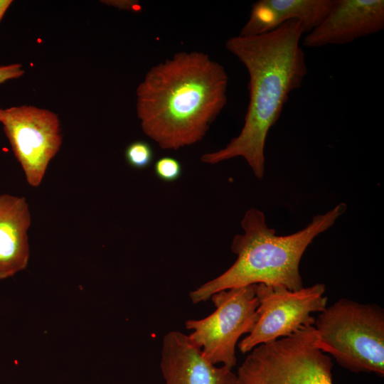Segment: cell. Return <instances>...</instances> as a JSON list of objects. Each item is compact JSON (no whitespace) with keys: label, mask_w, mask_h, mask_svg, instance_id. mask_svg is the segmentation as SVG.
Here are the masks:
<instances>
[{"label":"cell","mask_w":384,"mask_h":384,"mask_svg":"<svg viewBox=\"0 0 384 384\" xmlns=\"http://www.w3.org/2000/svg\"><path fill=\"white\" fill-rule=\"evenodd\" d=\"M302 23L289 21L260 35L233 36L226 49L245 67L249 75V104L240 134L223 149L208 152L202 162L215 164L242 157L259 179L265 173L268 132L279 119L289 94L299 88L307 74L300 46Z\"/></svg>","instance_id":"cell-1"},{"label":"cell","mask_w":384,"mask_h":384,"mask_svg":"<svg viewBox=\"0 0 384 384\" xmlns=\"http://www.w3.org/2000/svg\"><path fill=\"white\" fill-rule=\"evenodd\" d=\"M228 85L225 69L208 54H174L151 66L137 86L142 131L163 149L201 141L226 105Z\"/></svg>","instance_id":"cell-2"},{"label":"cell","mask_w":384,"mask_h":384,"mask_svg":"<svg viewBox=\"0 0 384 384\" xmlns=\"http://www.w3.org/2000/svg\"><path fill=\"white\" fill-rule=\"evenodd\" d=\"M346 208V203H340L326 213L315 215L304 229L284 236L276 235L267 226L262 211L248 209L241 220L243 233L235 235L231 242L235 262L220 275L191 291V301L198 304L219 291L258 284L289 290L302 288L299 264L305 250Z\"/></svg>","instance_id":"cell-3"},{"label":"cell","mask_w":384,"mask_h":384,"mask_svg":"<svg viewBox=\"0 0 384 384\" xmlns=\"http://www.w3.org/2000/svg\"><path fill=\"white\" fill-rule=\"evenodd\" d=\"M319 348L355 373L384 375V310L377 304L340 299L314 325Z\"/></svg>","instance_id":"cell-4"},{"label":"cell","mask_w":384,"mask_h":384,"mask_svg":"<svg viewBox=\"0 0 384 384\" xmlns=\"http://www.w3.org/2000/svg\"><path fill=\"white\" fill-rule=\"evenodd\" d=\"M331 358L318 346L314 326L260 344L239 366L236 384H333Z\"/></svg>","instance_id":"cell-5"},{"label":"cell","mask_w":384,"mask_h":384,"mask_svg":"<svg viewBox=\"0 0 384 384\" xmlns=\"http://www.w3.org/2000/svg\"><path fill=\"white\" fill-rule=\"evenodd\" d=\"M215 309L201 319L185 323L191 340L213 364L233 368L237 363L235 347L240 337L250 334L257 320L255 284L230 288L213 294Z\"/></svg>","instance_id":"cell-6"},{"label":"cell","mask_w":384,"mask_h":384,"mask_svg":"<svg viewBox=\"0 0 384 384\" xmlns=\"http://www.w3.org/2000/svg\"><path fill=\"white\" fill-rule=\"evenodd\" d=\"M325 292L326 286L321 283L298 290L255 284L257 320L252 331L238 343L241 353L289 336L304 326H314L315 319L311 314L326 307Z\"/></svg>","instance_id":"cell-7"},{"label":"cell","mask_w":384,"mask_h":384,"mask_svg":"<svg viewBox=\"0 0 384 384\" xmlns=\"http://www.w3.org/2000/svg\"><path fill=\"white\" fill-rule=\"evenodd\" d=\"M0 122L27 182L38 186L62 144L58 115L48 110L20 105L0 109Z\"/></svg>","instance_id":"cell-8"},{"label":"cell","mask_w":384,"mask_h":384,"mask_svg":"<svg viewBox=\"0 0 384 384\" xmlns=\"http://www.w3.org/2000/svg\"><path fill=\"white\" fill-rule=\"evenodd\" d=\"M383 28V0H336L323 21L307 33L303 46L343 45Z\"/></svg>","instance_id":"cell-9"},{"label":"cell","mask_w":384,"mask_h":384,"mask_svg":"<svg viewBox=\"0 0 384 384\" xmlns=\"http://www.w3.org/2000/svg\"><path fill=\"white\" fill-rule=\"evenodd\" d=\"M160 368L165 384H236V373L210 363L188 335L171 331L162 340Z\"/></svg>","instance_id":"cell-10"},{"label":"cell","mask_w":384,"mask_h":384,"mask_svg":"<svg viewBox=\"0 0 384 384\" xmlns=\"http://www.w3.org/2000/svg\"><path fill=\"white\" fill-rule=\"evenodd\" d=\"M336 0H260L252 5L249 18L240 36L268 33L289 21H299L304 33L316 28L329 13Z\"/></svg>","instance_id":"cell-11"},{"label":"cell","mask_w":384,"mask_h":384,"mask_svg":"<svg viewBox=\"0 0 384 384\" xmlns=\"http://www.w3.org/2000/svg\"><path fill=\"white\" fill-rule=\"evenodd\" d=\"M31 222L28 204L24 197L0 195V280L27 267Z\"/></svg>","instance_id":"cell-12"},{"label":"cell","mask_w":384,"mask_h":384,"mask_svg":"<svg viewBox=\"0 0 384 384\" xmlns=\"http://www.w3.org/2000/svg\"><path fill=\"white\" fill-rule=\"evenodd\" d=\"M124 156L129 166L137 169H142L151 164L154 153L149 143L144 141H135L127 146Z\"/></svg>","instance_id":"cell-13"},{"label":"cell","mask_w":384,"mask_h":384,"mask_svg":"<svg viewBox=\"0 0 384 384\" xmlns=\"http://www.w3.org/2000/svg\"><path fill=\"white\" fill-rule=\"evenodd\" d=\"M154 172L156 176L166 182L177 180L181 175V163L175 158L164 156L159 159L154 164Z\"/></svg>","instance_id":"cell-14"},{"label":"cell","mask_w":384,"mask_h":384,"mask_svg":"<svg viewBox=\"0 0 384 384\" xmlns=\"http://www.w3.org/2000/svg\"><path fill=\"white\" fill-rule=\"evenodd\" d=\"M23 74L24 70L21 64L0 65V84L11 79L18 78Z\"/></svg>","instance_id":"cell-15"},{"label":"cell","mask_w":384,"mask_h":384,"mask_svg":"<svg viewBox=\"0 0 384 384\" xmlns=\"http://www.w3.org/2000/svg\"><path fill=\"white\" fill-rule=\"evenodd\" d=\"M102 2H105V4L114 6L116 8H118L119 9H126V10H132V11H140L142 7L139 4L137 1H129V0H122V1H116V0H112V1H102Z\"/></svg>","instance_id":"cell-16"},{"label":"cell","mask_w":384,"mask_h":384,"mask_svg":"<svg viewBox=\"0 0 384 384\" xmlns=\"http://www.w3.org/2000/svg\"><path fill=\"white\" fill-rule=\"evenodd\" d=\"M12 2L11 0H0V21Z\"/></svg>","instance_id":"cell-17"}]
</instances>
